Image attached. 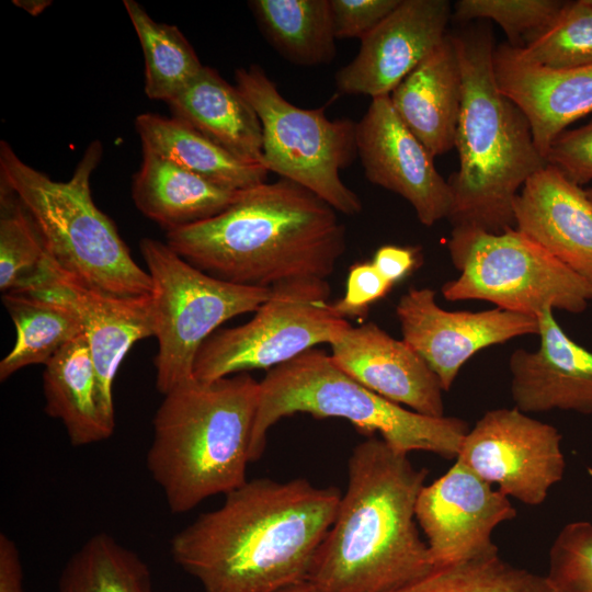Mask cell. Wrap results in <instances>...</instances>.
<instances>
[{
	"mask_svg": "<svg viewBox=\"0 0 592 592\" xmlns=\"http://www.w3.org/2000/svg\"><path fill=\"white\" fill-rule=\"evenodd\" d=\"M341 496L304 478L247 480L178 532L170 554L203 592H275L306 581Z\"/></svg>",
	"mask_w": 592,
	"mask_h": 592,
	"instance_id": "6da1fadb",
	"label": "cell"
},
{
	"mask_svg": "<svg viewBox=\"0 0 592 592\" xmlns=\"http://www.w3.org/2000/svg\"><path fill=\"white\" fill-rule=\"evenodd\" d=\"M426 476L382 439L354 446L346 490L306 579L311 592H389L434 568L415 519Z\"/></svg>",
	"mask_w": 592,
	"mask_h": 592,
	"instance_id": "7a4b0ae2",
	"label": "cell"
},
{
	"mask_svg": "<svg viewBox=\"0 0 592 592\" xmlns=\"http://www.w3.org/2000/svg\"><path fill=\"white\" fill-rule=\"evenodd\" d=\"M167 244L196 269L251 287L327 280L346 248L337 210L282 179L241 191L218 215L167 232Z\"/></svg>",
	"mask_w": 592,
	"mask_h": 592,
	"instance_id": "3957f363",
	"label": "cell"
},
{
	"mask_svg": "<svg viewBox=\"0 0 592 592\" xmlns=\"http://www.w3.org/2000/svg\"><path fill=\"white\" fill-rule=\"evenodd\" d=\"M462 70L463 98L455 136L459 168L448 184L453 227L499 234L514 227V202L547 162L524 113L498 87L492 33L477 25L451 34Z\"/></svg>",
	"mask_w": 592,
	"mask_h": 592,
	"instance_id": "277c9868",
	"label": "cell"
},
{
	"mask_svg": "<svg viewBox=\"0 0 592 592\" xmlns=\"http://www.w3.org/2000/svg\"><path fill=\"white\" fill-rule=\"evenodd\" d=\"M259 396L260 382L247 372L193 378L163 395L146 465L171 512L191 511L247 481Z\"/></svg>",
	"mask_w": 592,
	"mask_h": 592,
	"instance_id": "5b68a950",
	"label": "cell"
},
{
	"mask_svg": "<svg viewBox=\"0 0 592 592\" xmlns=\"http://www.w3.org/2000/svg\"><path fill=\"white\" fill-rule=\"evenodd\" d=\"M102 145L87 148L72 177L54 181L0 143V180L22 202L57 269L75 282L116 297L150 296L151 278L133 259L115 224L94 204L90 179Z\"/></svg>",
	"mask_w": 592,
	"mask_h": 592,
	"instance_id": "8992f818",
	"label": "cell"
},
{
	"mask_svg": "<svg viewBox=\"0 0 592 592\" xmlns=\"http://www.w3.org/2000/svg\"><path fill=\"white\" fill-rule=\"evenodd\" d=\"M299 412L348 420L368 436L378 433L400 453L424 451L447 459H456L469 431L459 418L424 415L377 395L343 373L325 351L314 348L270 369L260 382L251 462L262 456L273 424Z\"/></svg>",
	"mask_w": 592,
	"mask_h": 592,
	"instance_id": "52a82bcc",
	"label": "cell"
},
{
	"mask_svg": "<svg viewBox=\"0 0 592 592\" xmlns=\"http://www.w3.org/2000/svg\"><path fill=\"white\" fill-rule=\"evenodd\" d=\"M447 248L460 272L442 286L447 300H486L533 316L545 309L580 314L592 300L591 283L515 227L499 234L453 227Z\"/></svg>",
	"mask_w": 592,
	"mask_h": 592,
	"instance_id": "ba28073f",
	"label": "cell"
},
{
	"mask_svg": "<svg viewBox=\"0 0 592 592\" xmlns=\"http://www.w3.org/2000/svg\"><path fill=\"white\" fill-rule=\"evenodd\" d=\"M139 247L152 284L156 387L166 395L194 378L196 354L218 327L255 311L270 297L271 288L216 278L186 262L167 242L145 238Z\"/></svg>",
	"mask_w": 592,
	"mask_h": 592,
	"instance_id": "9c48e42d",
	"label": "cell"
},
{
	"mask_svg": "<svg viewBox=\"0 0 592 592\" xmlns=\"http://www.w3.org/2000/svg\"><path fill=\"white\" fill-rule=\"evenodd\" d=\"M235 78L261 122L264 168L307 189L337 212L358 214L360 197L340 178L357 156L356 123L329 119L323 109L293 105L258 65L237 69Z\"/></svg>",
	"mask_w": 592,
	"mask_h": 592,
	"instance_id": "30bf717a",
	"label": "cell"
},
{
	"mask_svg": "<svg viewBox=\"0 0 592 592\" xmlns=\"http://www.w3.org/2000/svg\"><path fill=\"white\" fill-rule=\"evenodd\" d=\"M327 280L298 278L271 287L248 322L215 331L200 348L193 377L212 382L257 368H274L321 343L350 323L334 310Z\"/></svg>",
	"mask_w": 592,
	"mask_h": 592,
	"instance_id": "8fae6325",
	"label": "cell"
},
{
	"mask_svg": "<svg viewBox=\"0 0 592 592\" xmlns=\"http://www.w3.org/2000/svg\"><path fill=\"white\" fill-rule=\"evenodd\" d=\"M561 439L516 407L492 409L467 432L456 459L504 494L538 505L563 477Z\"/></svg>",
	"mask_w": 592,
	"mask_h": 592,
	"instance_id": "7c38bea8",
	"label": "cell"
},
{
	"mask_svg": "<svg viewBox=\"0 0 592 592\" xmlns=\"http://www.w3.org/2000/svg\"><path fill=\"white\" fill-rule=\"evenodd\" d=\"M515 516L508 496L458 459L422 488L415 504V519L426 537L434 567L499 550L491 539L492 532Z\"/></svg>",
	"mask_w": 592,
	"mask_h": 592,
	"instance_id": "4fadbf2b",
	"label": "cell"
},
{
	"mask_svg": "<svg viewBox=\"0 0 592 592\" xmlns=\"http://www.w3.org/2000/svg\"><path fill=\"white\" fill-rule=\"evenodd\" d=\"M402 340L437 376L442 389H451L462 366L478 351L524 334H538L536 316L501 308L447 311L433 289L409 288L397 306Z\"/></svg>",
	"mask_w": 592,
	"mask_h": 592,
	"instance_id": "5bb4252c",
	"label": "cell"
},
{
	"mask_svg": "<svg viewBox=\"0 0 592 592\" xmlns=\"http://www.w3.org/2000/svg\"><path fill=\"white\" fill-rule=\"evenodd\" d=\"M355 143L367 180L407 200L422 225L448 217L453 203L448 181L400 119L389 95L372 100L356 123Z\"/></svg>",
	"mask_w": 592,
	"mask_h": 592,
	"instance_id": "9a60e30c",
	"label": "cell"
},
{
	"mask_svg": "<svg viewBox=\"0 0 592 592\" xmlns=\"http://www.w3.org/2000/svg\"><path fill=\"white\" fill-rule=\"evenodd\" d=\"M452 14L447 0H400L335 73L338 91L389 95L444 41Z\"/></svg>",
	"mask_w": 592,
	"mask_h": 592,
	"instance_id": "2e32d148",
	"label": "cell"
},
{
	"mask_svg": "<svg viewBox=\"0 0 592 592\" xmlns=\"http://www.w3.org/2000/svg\"><path fill=\"white\" fill-rule=\"evenodd\" d=\"M25 289H37L69 304L83 325L94 364L104 414L114 420L113 380L139 340L153 335L150 296L124 298L90 289L66 276L47 255L41 277Z\"/></svg>",
	"mask_w": 592,
	"mask_h": 592,
	"instance_id": "e0dca14e",
	"label": "cell"
},
{
	"mask_svg": "<svg viewBox=\"0 0 592 592\" xmlns=\"http://www.w3.org/2000/svg\"><path fill=\"white\" fill-rule=\"evenodd\" d=\"M330 346L335 366L364 387L418 413L444 417L437 376L403 340L366 322L348 326Z\"/></svg>",
	"mask_w": 592,
	"mask_h": 592,
	"instance_id": "ac0fdd59",
	"label": "cell"
},
{
	"mask_svg": "<svg viewBox=\"0 0 592 592\" xmlns=\"http://www.w3.org/2000/svg\"><path fill=\"white\" fill-rule=\"evenodd\" d=\"M536 317L538 349H517L509 360L515 407L524 413L560 409L591 414L592 353L565 333L553 309Z\"/></svg>",
	"mask_w": 592,
	"mask_h": 592,
	"instance_id": "d6986e66",
	"label": "cell"
},
{
	"mask_svg": "<svg viewBox=\"0 0 592 592\" xmlns=\"http://www.w3.org/2000/svg\"><path fill=\"white\" fill-rule=\"evenodd\" d=\"M493 67L499 89L526 116L545 160L555 138L592 113V66L548 68L504 43L494 48Z\"/></svg>",
	"mask_w": 592,
	"mask_h": 592,
	"instance_id": "ffe728a7",
	"label": "cell"
},
{
	"mask_svg": "<svg viewBox=\"0 0 592 592\" xmlns=\"http://www.w3.org/2000/svg\"><path fill=\"white\" fill-rule=\"evenodd\" d=\"M514 227L592 284V201L550 164L524 183Z\"/></svg>",
	"mask_w": 592,
	"mask_h": 592,
	"instance_id": "44dd1931",
	"label": "cell"
},
{
	"mask_svg": "<svg viewBox=\"0 0 592 592\" xmlns=\"http://www.w3.org/2000/svg\"><path fill=\"white\" fill-rule=\"evenodd\" d=\"M389 96L400 119L433 158L455 147L463 79L451 34Z\"/></svg>",
	"mask_w": 592,
	"mask_h": 592,
	"instance_id": "7402d4cb",
	"label": "cell"
},
{
	"mask_svg": "<svg viewBox=\"0 0 592 592\" xmlns=\"http://www.w3.org/2000/svg\"><path fill=\"white\" fill-rule=\"evenodd\" d=\"M168 104L174 117L236 157L261 163L260 118L239 89L229 84L215 69L204 66Z\"/></svg>",
	"mask_w": 592,
	"mask_h": 592,
	"instance_id": "603a6c76",
	"label": "cell"
},
{
	"mask_svg": "<svg viewBox=\"0 0 592 592\" xmlns=\"http://www.w3.org/2000/svg\"><path fill=\"white\" fill-rule=\"evenodd\" d=\"M240 192L218 186L149 151H143L132 186L136 207L167 232L218 215Z\"/></svg>",
	"mask_w": 592,
	"mask_h": 592,
	"instance_id": "cb8c5ba5",
	"label": "cell"
},
{
	"mask_svg": "<svg viewBox=\"0 0 592 592\" xmlns=\"http://www.w3.org/2000/svg\"><path fill=\"white\" fill-rule=\"evenodd\" d=\"M43 389L45 412L62 422L73 446L111 437L115 422L103 412L84 333L64 345L45 365Z\"/></svg>",
	"mask_w": 592,
	"mask_h": 592,
	"instance_id": "d4e9b609",
	"label": "cell"
},
{
	"mask_svg": "<svg viewBox=\"0 0 592 592\" xmlns=\"http://www.w3.org/2000/svg\"><path fill=\"white\" fill-rule=\"evenodd\" d=\"M143 151L164 157L201 178L231 191L266 182L260 162L242 160L177 117L144 113L135 119Z\"/></svg>",
	"mask_w": 592,
	"mask_h": 592,
	"instance_id": "484cf974",
	"label": "cell"
},
{
	"mask_svg": "<svg viewBox=\"0 0 592 592\" xmlns=\"http://www.w3.org/2000/svg\"><path fill=\"white\" fill-rule=\"evenodd\" d=\"M2 301L16 330L12 350L0 362L1 382L29 365L44 364L83 333L77 311L59 298L37 289L3 294Z\"/></svg>",
	"mask_w": 592,
	"mask_h": 592,
	"instance_id": "4316f807",
	"label": "cell"
},
{
	"mask_svg": "<svg viewBox=\"0 0 592 592\" xmlns=\"http://www.w3.org/2000/svg\"><path fill=\"white\" fill-rule=\"evenodd\" d=\"M249 7L267 42L289 62L317 66L334 58L330 0H252Z\"/></svg>",
	"mask_w": 592,
	"mask_h": 592,
	"instance_id": "83f0119b",
	"label": "cell"
},
{
	"mask_svg": "<svg viewBox=\"0 0 592 592\" xmlns=\"http://www.w3.org/2000/svg\"><path fill=\"white\" fill-rule=\"evenodd\" d=\"M124 5L144 54L145 93L169 103L204 66L177 26L156 22L134 0H124Z\"/></svg>",
	"mask_w": 592,
	"mask_h": 592,
	"instance_id": "f1b7e54d",
	"label": "cell"
},
{
	"mask_svg": "<svg viewBox=\"0 0 592 592\" xmlns=\"http://www.w3.org/2000/svg\"><path fill=\"white\" fill-rule=\"evenodd\" d=\"M148 566L105 533L91 536L67 561L57 592H147Z\"/></svg>",
	"mask_w": 592,
	"mask_h": 592,
	"instance_id": "f546056e",
	"label": "cell"
},
{
	"mask_svg": "<svg viewBox=\"0 0 592 592\" xmlns=\"http://www.w3.org/2000/svg\"><path fill=\"white\" fill-rule=\"evenodd\" d=\"M389 592H554L546 577L519 568L499 550L434 567L425 576Z\"/></svg>",
	"mask_w": 592,
	"mask_h": 592,
	"instance_id": "4dcf8cb0",
	"label": "cell"
},
{
	"mask_svg": "<svg viewBox=\"0 0 592 592\" xmlns=\"http://www.w3.org/2000/svg\"><path fill=\"white\" fill-rule=\"evenodd\" d=\"M45 246L20 198L5 185L0 191V289H25L44 271Z\"/></svg>",
	"mask_w": 592,
	"mask_h": 592,
	"instance_id": "1f68e13d",
	"label": "cell"
},
{
	"mask_svg": "<svg viewBox=\"0 0 592 592\" xmlns=\"http://www.w3.org/2000/svg\"><path fill=\"white\" fill-rule=\"evenodd\" d=\"M517 48L526 59L548 68L592 66V3L566 1L545 27Z\"/></svg>",
	"mask_w": 592,
	"mask_h": 592,
	"instance_id": "d6a6232c",
	"label": "cell"
},
{
	"mask_svg": "<svg viewBox=\"0 0 592 592\" xmlns=\"http://www.w3.org/2000/svg\"><path fill=\"white\" fill-rule=\"evenodd\" d=\"M560 0H459L452 16L458 22L489 19L508 36L509 45L522 47L525 41L545 27L560 11Z\"/></svg>",
	"mask_w": 592,
	"mask_h": 592,
	"instance_id": "836d02e7",
	"label": "cell"
},
{
	"mask_svg": "<svg viewBox=\"0 0 592 592\" xmlns=\"http://www.w3.org/2000/svg\"><path fill=\"white\" fill-rule=\"evenodd\" d=\"M554 592H592V523L573 521L556 536L545 576Z\"/></svg>",
	"mask_w": 592,
	"mask_h": 592,
	"instance_id": "e575fe53",
	"label": "cell"
},
{
	"mask_svg": "<svg viewBox=\"0 0 592 592\" xmlns=\"http://www.w3.org/2000/svg\"><path fill=\"white\" fill-rule=\"evenodd\" d=\"M546 162L569 181L581 186L592 180V119L578 128L566 129L550 144Z\"/></svg>",
	"mask_w": 592,
	"mask_h": 592,
	"instance_id": "d590c367",
	"label": "cell"
},
{
	"mask_svg": "<svg viewBox=\"0 0 592 592\" xmlns=\"http://www.w3.org/2000/svg\"><path fill=\"white\" fill-rule=\"evenodd\" d=\"M400 0H330L337 38L366 37Z\"/></svg>",
	"mask_w": 592,
	"mask_h": 592,
	"instance_id": "8d00e7d4",
	"label": "cell"
},
{
	"mask_svg": "<svg viewBox=\"0 0 592 592\" xmlns=\"http://www.w3.org/2000/svg\"><path fill=\"white\" fill-rule=\"evenodd\" d=\"M392 286L372 262L356 263L350 267L344 295L332 306L345 319L364 316L368 307L386 296Z\"/></svg>",
	"mask_w": 592,
	"mask_h": 592,
	"instance_id": "74e56055",
	"label": "cell"
},
{
	"mask_svg": "<svg viewBox=\"0 0 592 592\" xmlns=\"http://www.w3.org/2000/svg\"><path fill=\"white\" fill-rule=\"evenodd\" d=\"M418 252L411 248L383 246L374 254L372 263L391 284L407 276L418 264Z\"/></svg>",
	"mask_w": 592,
	"mask_h": 592,
	"instance_id": "f35d334b",
	"label": "cell"
},
{
	"mask_svg": "<svg viewBox=\"0 0 592 592\" xmlns=\"http://www.w3.org/2000/svg\"><path fill=\"white\" fill-rule=\"evenodd\" d=\"M0 592H24L18 547L3 533L0 534Z\"/></svg>",
	"mask_w": 592,
	"mask_h": 592,
	"instance_id": "ab89813d",
	"label": "cell"
},
{
	"mask_svg": "<svg viewBox=\"0 0 592 592\" xmlns=\"http://www.w3.org/2000/svg\"><path fill=\"white\" fill-rule=\"evenodd\" d=\"M52 1L48 0H14L13 4L22 8L31 15H37L42 13Z\"/></svg>",
	"mask_w": 592,
	"mask_h": 592,
	"instance_id": "60d3db41",
	"label": "cell"
},
{
	"mask_svg": "<svg viewBox=\"0 0 592 592\" xmlns=\"http://www.w3.org/2000/svg\"><path fill=\"white\" fill-rule=\"evenodd\" d=\"M275 592H311L307 581H300L286 585Z\"/></svg>",
	"mask_w": 592,
	"mask_h": 592,
	"instance_id": "b9f144b4",
	"label": "cell"
},
{
	"mask_svg": "<svg viewBox=\"0 0 592 592\" xmlns=\"http://www.w3.org/2000/svg\"><path fill=\"white\" fill-rule=\"evenodd\" d=\"M588 197L592 201V186L585 190Z\"/></svg>",
	"mask_w": 592,
	"mask_h": 592,
	"instance_id": "7bdbcfd3",
	"label": "cell"
},
{
	"mask_svg": "<svg viewBox=\"0 0 592 592\" xmlns=\"http://www.w3.org/2000/svg\"><path fill=\"white\" fill-rule=\"evenodd\" d=\"M147 592H152V591H151V589H150V590H148Z\"/></svg>",
	"mask_w": 592,
	"mask_h": 592,
	"instance_id": "ee69618b",
	"label": "cell"
},
{
	"mask_svg": "<svg viewBox=\"0 0 592 592\" xmlns=\"http://www.w3.org/2000/svg\"><path fill=\"white\" fill-rule=\"evenodd\" d=\"M590 2L592 3V0H590Z\"/></svg>",
	"mask_w": 592,
	"mask_h": 592,
	"instance_id": "f6af8a7d",
	"label": "cell"
}]
</instances>
